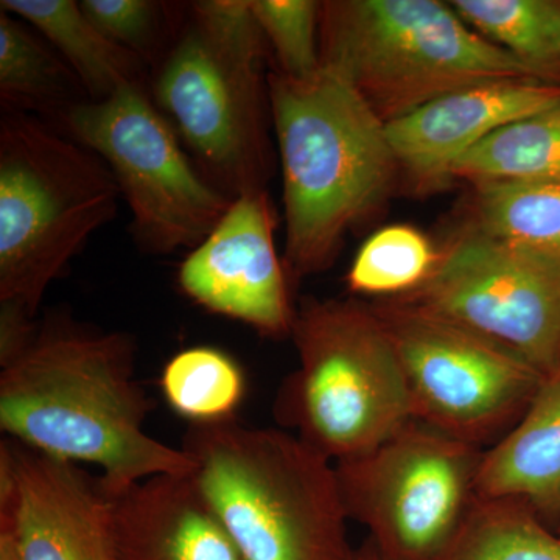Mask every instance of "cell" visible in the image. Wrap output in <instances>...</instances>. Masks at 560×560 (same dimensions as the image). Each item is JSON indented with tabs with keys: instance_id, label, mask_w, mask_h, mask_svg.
<instances>
[{
	"instance_id": "obj_25",
	"label": "cell",
	"mask_w": 560,
	"mask_h": 560,
	"mask_svg": "<svg viewBox=\"0 0 560 560\" xmlns=\"http://www.w3.org/2000/svg\"><path fill=\"white\" fill-rule=\"evenodd\" d=\"M249 9L275 50L279 73L308 79L320 69V3L313 0H249Z\"/></svg>"
},
{
	"instance_id": "obj_1",
	"label": "cell",
	"mask_w": 560,
	"mask_h": 560,
	"mask_svg": "<svg viewBox=\"0 0 560 560\" xmlns=\"http://www.w3.org/2000/svg\"><path fill=\"white\" fill-rule=\"evenodd\" d=\"M150 411L136 378V341L125 331L55 318L0 366V429L9 440L98 467L110 497L158 475L194 474L183 448L147 433Z\"/></svg>"
},
{
	"instance_id": "obj_27",
	"label": "cell",
	"mask_w": 560,
	"mask_h": 560,
	"mask_svg": "<svg viewBox=\"0 0 560 560\" xmlns=\"http://www.w3.org/2000/svg\"><path fill=\"white\" fill-rule=\"evenodd\" d=\"M0 560H20L13 540L5 529H0Z\"/></svg>"
},
{
	"instance_id": "obj_16",
	"label": "cell",
	"mask_w": 560,
	"mask_h": 560,
	"mask_svg": "<svg viewBox=\"0 0 560 560\" xmlns=\"http://www.w3.org/2000/svg\"><path fill=\"white\" fill-rule=\"evenodd\" d=\"M475 497L560 510V371L541 381L521 419L482 452Z\"/></svg>"
},
{
	"instance_id": "obj_5",
	"label": "cell",
	"mask_w": 560,
	"mask_h": 560,
	"mask_svg": "<svg viewBox=\"0 0 560 560\" xmlns=\"http://www.w3.org/2000/svg\"><path fill=\"white\" fill-rule=\"evenodd\" d=\"M120 189L108 165L44 120L0 121V305L35 319L47 289L95 231Z\"/></svg>"
},
{
	"instance_id": "obj_10",
	"label": "cell",
	"mask_w": 560,
	"mask_h": 560,
	"mask_svg": "<svg viewBox=\"0 0 560 560\" xmlns=\"http://www.w3.org/2000/svg\"><path fill=\"white\" fill-rule=\"evenodd\" d=\"M410 389L415 419L480 448L506 433L545 375L512 350L400 300L375 305Z\"/></svg>"
},
{
	"instance_id": "obj_3",
	"label": "cell",
	"mask_w": 560,
	"mask_h": 560,
	"mask_svg": "<svg viewBox=\"0 0 560 560\" xmlns=\"http://www.w3.org/2000/svg\"><path fill=\"white\" fill-rule=\"evenodd\" d=\"M194 480L243 560H352L334 460L276 429L190 425Z\"/></svg>"
},
{
	"instance_id": "obj_28",
	"label": "cell",
	"mask_w": 560,
	"mask_h": 560,
	"mask_svg": "<svg viewBox=\"0 0 560 560\" xmlns=\"http://www.w3.org/2000/svg\"><path fill=\"white\" fill-rule=\"evenodd\" d=\"M352 560H389L386 559L385 556L381 555V551L374 547V545L370 544L366 547L361 548V550L353 552Z\"/></svg>"
},
{
	"instance_id": "obj_17",
	"label": "cell",
	"mask_w": 560,
	"mask_h": 560,
	"mask_svg": "<svg viewBox=\"0 0 560 560\" xmlns=\"http://www.w3.org/2000/svg\"><path fill=\"white\" fill-rule=\"evenodd\" d=\"M0 9L27 21L75 72L92 102L130 84H142L143 61L117 46L73 0H2Z\"/></svg>"
},
{
	"instance_id": "obj_19",
	"label": "cell",
	"mask_w": 560,
	"mask_h": 560,
	"mask_svg": "<svg viewBox=\"0 0 560 560\" xmlns=\"http://www.w3.org/2000/svg\"><path fill=\"white\" fill-rule=\"evenodd\" d=\"M452 178L560 183V105L492 132L453 165Z\"/></svg>"
},
{
	"instance_id": "obj_13",
	"label": "cell",
	"mask_w": 560,
	"mask_h": 560,
	"mask_svg": "<svg viewBox=\"0 0 560 560\" xmlns=\"http://www.w3.org/2000/svg\"><path fill=\"white\" fill-rule=\"evenodd\" d=\"M178 282L206 311L241 320L265 337L291 334L296 311L276 250L267 191L232 198L215 230L180 264Z\"/></svg>"
},
{
	"instance_id": "obj_7",
	"label": "cell",
	"mask_w": 560,
	"mask_h": 560,
	"mask_svg": "<svg viewBox=\"0 0 560 560\" xmlns=\"http://www.w3.org/2000/svg\"><path fill=\"white\" fill-rule=\"evenodd\" d=\"M290 335L300 368L280 388L276 416L335 464L366 455L415 420L399 357L372 305L304 302Z\"/></svg>"
},
{
	"instance_id": "obj_22",
	"label": "cell",
	"mask_w": 560,
	"mask_h": 560,
	"mask_svg": "<svg viewBox=\"0 0 560 560\" xmlns=\"http://www.w3.org/2000/svg\"><path fill=\"white\" fill-rule=\"evenodd\" d=\"M475 32L547 79L560 66V3L550 0H453ZM548 80V79H547Z\"/></svg>"
},
{
	"instance_id": "obj_18",
	"label": "cell",
	"mask_w": 560,
	"mask_h": 560,
	"mask_svg": "<svg viewBox=\"0 0 560 560\" xmlns=\"http://www.w3.org/2000/svg\"><path fill=\"white\" fill-rule=\"evenodd\" d=\"M0 97L9 110H38L61 119L72 106L91 101L60 54L0 9Z\"/></svg>"
},
{
	"instance_id": "obj_12",
	"label": "cell",
	"mask_w": 560,
	"mask_h": 560,
	"mask_svg": "<svg viewBox=\"0 0 560 560\" xmlns=\"http://www.w3.org/2000/svg\"><path fill=\"white\" fill-rule=\"evenodd\" d=\"M0 529L20 560H119L101 475L11 440L0 444Z\"/></svg>"
},
{
	"instance_id": "obj_11",
	"label": "cell",
	"mask_w": 560,
	"mask_h": 560,
	"mask_svg": "<svg viewBox=\"0 0 560 560\" xmlns=\"http://www.w3.org/2000/svg\"><path fill=\"white\" fill-rule=\"evenodd\" d=\"M512 350L545 377L560 371V259L470 230L429 279L393 298Z\"/></svg>"
},
{
	"instance_id": "obj_21",
	"label": "cell",
	"mask_w": 560,
	"mask_h": 560,
	"mask_svg": "<svg viewBox=\"0 0 560 560\" xmlns=\"http://www.w3.org/2000/svg\"><path fill=\"white\" fill-rule=\"evenodd\" d=\"M161 389L168 407L190 425H212L234 419L245 399L246 378L223 350L197 346L167 361Z\"/></svg>"
},
{
	"instance_id": "obj_4",
	"label": "cell",
	"mask_w": 560,
	"mask_h": 560,
	"mask_svg": "<svg viewBox=\"0 0 560 560\" xmlns=\"http://www.w3.org/2000/svg\"><path fill=\"white\" fill-rule=\"evenodd\" d=\"M319 55L385 124L464 88L544 79L438 0L320 3Z\"/></svg>"
},
{
	"instance_id": "obj_15",
	"label": "cell",
	"mask_w": 560,
	"mask_h": 560,
	"mask_svg": "<svg viewBox=\"0 0 560 560\" xmlns=\"http://www.w3.org/2000/svg\"><path fill=\"white\" fill-rule=\"evenodd\" d=\"M119 560H243L190 475H158L113 497Z\"/></svg>"
},
{
	"instance_id": "obj_6",
	"label": "cell",
	"mask_w": 560,
	"mask_h": 560,
	"mask_svg": "<svg viewBox=\"0 0 560 560\" xmlns=\"http://www.w3.org/2000/svg\"><path fill=\"white\" fill-rule=\"evenodd\" d=\"M190 10L158 72L154 102L213 186L231 198L264 190V33L249 0H206Z\"/></svg>"
},
{
	"instance_id": "obj_20",
	"label": "cell",
	"mask_w": 560,
	"mask_h": 560,
	"mask_svg": "<svg viewBox=\"0 0 560 560\" xmlns=\"http://www.w3.org/2000/svg\"><path fill=\"white\" fill-rule=\"evenodd\" d=\"M436 560H560V536L521 501L475 497L458 533Z\"/></svg>"
},
{
	"instance_id": "obj_2",
	"label": "cell",
	"mask_w": 560,
	"mask_h": 560,
	"mask_svg": "<svg viewBox=\"0 0 560 560\" xmlns=\"http://www.w3.org/2000/svg\"><path fill=\"white\" fill-rule=\"evenodd\" d=\"M268 101L285 208L289 280L330 267L342 238L381 202L397 162L386 124L334 70L271 73Z\"/></svg>"
},
{
	"instance_id": "obj_24",
	"label": "cell",
	"mask_w": 560,
	"mask_h": 560,
	"mask_svg": "<svg viewBox=\"0 0 560 560\" xmlns=\"http://www.w3.org/2000/svg\"><path fill=\"white\" fill-rule=\"evenodd\" d=\"M440 257V250L415 228H383L363 243L350 265L349 290L388 300L404 296L430 278Z\"/></svg>"
},
{
	"instance_id": "obj_23",
	"label": "cell",
	"mask_w": 560,
	"mask_h": 560,
	"mask_svg": "<svg viewBox=\"0 0 560 560\" xmlns=\"http://www.w3.org/2000/svg\"><path fill=\"white\" fill-rule=\"evenodd\" d=\"M471 230L560 259V183L475 184Z\"/></svg>"
},
{
	"instance_id": "obj_8",
	"label": "cell",
	"mask_w": 560,
	"mask_h": 560,
	"mask_svg": "<svg viewBox=\"0 0 560 560\" xmlns=\"http://www.w3.org/2000/svg\"><path fill=\"white\" fill-rule=\"evenodd\" d=\"M60 120L108 165L131 210L132 234L149 253L197 248L230 209L232 198L191 165L142 84L79 103Z\"/></svg>"
},
{
	"instance_id": "obj_9",
	"label": "cell",
	"mask_w": 560,
	"mask_h": 560,
	"mask_svg": "<svg viewBox=\"0 0 560 560\" xmlns=\"http://www.w3.org/2000/svg\"><path fill=\"white\" fill-rule=\"evenodd\" d=\"M482 452L411 420L360 458L335 464L350 521L389 560H436L475 500Z\"/></svg>"
},
{
	"instance_id": "obj_26",
	"label": "cell",
	"mask_w": 560,
	"mask_h": 560,
	"mask_svg": "<svg viewBox=\"0 0 560 560\" xmlns=\"http://www.w3.org/2000/svg\"><path fill=\"white\" fill-rule=\"evenodd\" d=\"M81 10L106 36L143 61L158 47L162 28L161 3L150 0H83Z\"/></svg>"
},
{
	"instance_id": "obj_14",
	"label": "cell",
	"mask_w": 560,
	"mask_h": 560,
	"mask_svg": "<svg viewBox=\"0 0 560 560\" xmlns=\"http://www.w3.org/2000/svg\"><path fill=\"white\" fill-rule=\"evenodd\" d=\"M560 105V84L515 79L477 84L442 95L386 124L401 167L422 183L452 178V168L492 132Z\"/></svg>"
}]
</instances>
